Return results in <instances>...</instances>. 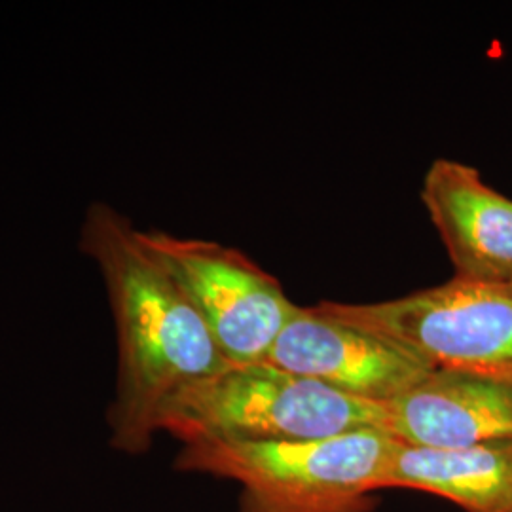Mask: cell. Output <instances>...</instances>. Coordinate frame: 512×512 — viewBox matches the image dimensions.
Listing matches in <instances>:
<instances>
[{
	"label": "cell",
	"mask_w": 512,
	"mask_h": 512,
	"mask_svg": "<svg viewBox=\"0 0 512 512\" xmlns=\"http://www.w3.org/2000/svg\"><path fill=\"white\" fill-rule=\"evenodd\" d=\"M109 294L118 368L109 408L110 442L126 454L148 450L165 408L228 363L183 289L128 217L92 203L80 232Z\"/></svg>",
	"instance_id": "obj_1"
},
{
	"label": "cell",
	"mask_w": 512,
	"mask_h": 512,
	"mask_svg": "<svg viewBox=\"0 0 512 512\" xmlns=\"http://www.w3.org/2000/svg\"><path fill=\"white\" fill-rule=\"evenodd\" d=\"M399 440L378 429L329 439L184 444L177 467L236 480L238 512H372Z\"/></svg>",
	"instance_id": "obj_2"
},
{
	"label": "cell",
	"mask_w": 512,
	"mask_h": 512,
	"mask_svg": "<svg viewBox=\"0 0 512 512\" xmlns=\"http://www.w3.org/2000/svg\"><path fill=\"white\" fill-rule=\"evenodd\" d=\"M384 431L382 404L338 393L266 361L228 365L165 408L160 431L184 444L209 440L329 439Z\"/></svg>",
	"instance_id": "obj_3"
},
{
	"label": "cell",
	"mask_w": 512,
	"mask_h": 512,
	"mask_svg": "<svg viewBox=\"0 0 512 512\" xmlns=\"http://www.w3.org/2000/svg\"><path fill=\"white\" fill-rule=\"evenodd\" d=\"M317 308L403 346L433 370L512 385V287L454 277L393 300Z\"/></svg>",
	"instance_id": "obj_4"
},
{
	"label": "cell",
	"mask_w": 512,
	"mask_h": 512,
	"mask_svg": "<svg viewBox=\"0 0 512 512\" xmlns=\"http://www.w3.org/2000/svg\"><path fill=\"white\" fill-rule=\"evenodd\" d=\"M148 249L183 289L228 365L266 361L300 306L274 275L238 249L207 239L143 232Z\"/></svg>",
	"instance_id": "obj_5"
},
{
	"label": "cell",
	"mask_w": 512,
	"mask_h": 512,
	"mask_svg": "<svg viewBox=\"0 0 512 512\" xmlns=\"http://www.w3.org/2000/svg\"><path fill=\"white\" fill-rule=\"evenodd\" d=\"M266 363L366 403L384 404L433 368L403 346L315 308H298Z\"/></svg>",
	"instance_id": "obj_6"
},
{
	"label": "cell",
	"mask_w": 512,
	"mask_h": 512,
	"mask_svg": "<svg viewBox=\"0 0 512 512\" xmlns=\"http://www.w3.org/2000/svg\"><path fill=\"white\" fill-rule=\"evenodd\" d=\"M421 202L456 277L512 287V200L484 183L473 165L439 158L425 171Z\"/></svg>",
	"instance_id": "obj_7"
},
{
	"label": "cell",
	"mask_w": 512,
	"mask_h": 512,
	"mask_svg": "<svg viewBox=\"0 0 512 512\" xmlns=\"http://www.w3.org/2000/svg\"><path fill=\"white\" fill-rule=\"evenodd\" d=\"M384 433L421 448H471L512 442V385L431 370L382 404Z\"/></svg>",
	"instance_id": "obj_8"
},
{
	"label": "cell",
	"mask_w": 512,
	"mask_h": 512,
	"mask_svg": "<svg viewBox=\"0 0 512 512\" xmlns=\"http://www.w3.org/2000/svg\"><path fill=\"white\" fill-rule=\"evenodd\" d=\"M439 495L467 512H512V442L471 448L397 444L380 490Z\"/></svg>",
	"instance_id": "obj_9"
}]
</instances>
